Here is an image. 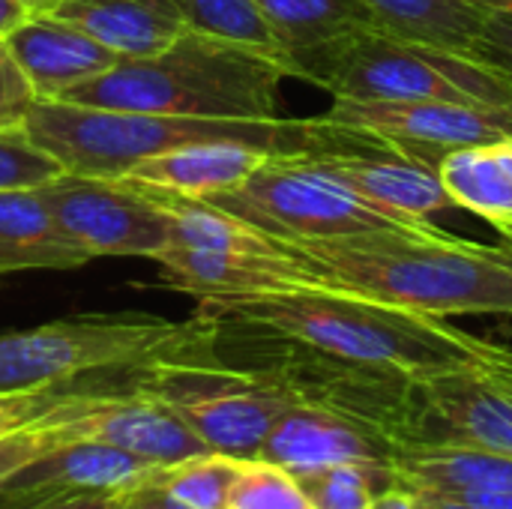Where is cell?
Listing matches in <instances>:
<instances>
[{"label": "cell", "instance_id": "cell-41", "mask_svg": "<svg viewBox=\"0 0 512 509\" xmlns=\"http://www.w3.org/2000/svg\"><path fill=\"white\" fill-rule=\"evenodd\" d=\"M504 240H507V243H512V234H507V237H504Z\"/></svg>", "mask_w": 512, "mask_h": 509}, {"label": "cell", "instance_id": "cell-39", "mask_svg": "<svg viewBox=\"0 0 512 509\" xmlns=\"http://www.w3.org/2000/svg\"><path fill=\"white\" fill-rule=\"evenodd\" d=\"M480 3H486L489 9H512V0H480Z\"/></svg>", "mask_w": 512, "mask_h": 509}, {"label": "cell", "instance_id": "cell-29", "mask_svg": "<svg viewBox=\"0 0 512 509\" xmlns=\"http://www.w3.org/2000/svg\"><path fill=\"white\" fill-rule=\"evenodd\" d=\"M66 444H75V438L54 414L21 429V432L0 438V489L12 474H18L21 468L33 465L36 459H42Z\"/></svg>", "mask_w": 512, "mask_h": 509}, {"label": "cell", "instance_id": "cell-30", "mask_svg": "<svg viewBox=\"0 0 512 509\" xmlns=\"http://www.w3.org/2000/svg\"><path fill=\"white\" fill-rule=\"evenodd\" d=\"M78 387H42V390H0V438L21 432L51 417Z\"/></svg>", "mask_w": 512, "mask_h": 509}, {"label": "cell", "instance_id": "cell-3", "mask_svg": "<svg viewBox=\"0 0 512 509\" xmlns=\"http://www.w3.org/2000/svg\"><path fill=\"white\" fill-rule=\"evenodd\" d=\"M282 60L186 30L147 57H123L60 102L210 120H276Z\"/></svg>", "mask_w": 512, "mask_h": 509}, {"label": "cell", "instance_id": "cell-35", "mask_svg": "<svg viewBox=\"0 0 512 509\" xmlns=\"http://www.w3.org/2000/svg\"><path fill=\"white\" fill-rule=\"evenodd\" d=\"M33 12L18 0H0V39H6L15 27H21Z\"/></svg>", "mask_w": 512, "mask_h": 509}, {"label": "cell", "instance_id": "cell-2", "mask_svg": "<svg viewBox=\"0 0 512 509\" xmlns=\"http://www.w3.org/2000/svg\"><path fill=\"white\" fill-rule=\"evenodd\" d=\"M333 288L450 318L512 315V243L486 246L438 225L291 246Z\"/></svg>", "mask_w": 512, "mask_h": 509}, {"label": "cell", "instance_id": "cell-32", "mask_svg": "<svg viewBox=\"0 0 512 509\" xmlns=\"http://www.w3.org/2000/svg\"><path fill=\"white\" fill-rule=\"evenodd\" d=\"M477 57L501 69L512 81V9H489Z\"/></svg>", "mask_w": 512, "mask_h": 509}, {"label": "cell", "instance_id": "cell-8", "mask_svg": "<svg viewBox=\"0 0 512 509\" xmlns=\"http://www.w3.org/2000/svg\"><path fill=\"white\" fill-rule=\"evenodd\" d=\"M207 201L291 246L429 222H408L369 204L303 153L270 156L243 183Z\"/></svg>", "mask_w": 512, "mask_h": 509}, {"label": "cell", "instance_id": "cell-18", "mask_svg": "<svg viewBox=\"0 0 512 509\" xmlns=\"http://www.w3.org/2000/svg\"><path fill=\"white\" fill-rule=\"evenodd\" d=\"M399 489L447 498L512 495V456L456 444H399L393 453Z\"/></svg>", "mask_w": 512, "mask_h": 509}, {"label": "cell", "instance_id": "cell-15", "mask_svg": "<svg viewBox=\"0 0 512 509\" xmlns=\"http://www.w3.org/2000/svg\"><path fill=\"white\" fill-rule=\"evenodd\" d=\"M162 465L102 441L66 444L12 474L0 489V507L24 509L63 495H126L156 480Z\"/></svg>", "mask_w": 512, "mask_h": 509}, {"label": "cell", "instance_id": "cell-42", "mask_svg": "<svg viewBox=\"0 0 512 509\" xmlns=\"http://www.w3.org/2000/svg\"><path fill=\"white\" fill-rule=\"evenodd\" d=\"M507 375H510V378H512V366H507Z\"/></svg>", "mask_w": 512, "mask_h": 509}, {"label": "cell", "instance_id": "cell-28", "mask_svg": "<svg viewBox=\"0 0 512 509\" xmlns=\"http://www.w3.org/2000/svg\"><path fill=\"white\" fill-rule=\"evenodd\" d=\"M63 174L57 159H51L24 126L0 132V189H39Z\"/></svg>", "mask_w": 512, "mask_h": 509}, {"label": "cell", "instance_id": "cell-36", "mask_svg": "<svg viewBox=\"0 0 512 509\" xmlns=\"http://www.w3.org/2000/svg\"><path fill=\"white\" fill-rule=\"evenodd\" d=\"M414 509H480L459 498L435 495V492H414Z\"/></svg>", "mask_w": 512, "mask_h": 509}, {"label": "cell", "instance_id": "cell-21", "mask_svg": "<svg viewBox=\"0 0 512 509\" xmlns=\"http://www.w3.org/2000/svg\"><path fill=\"white\" fill-rule=\"evenodd\" d=\"M438 177L453 207L512 234V135L444 153Z\"/></svg>", "mask_w": 512, "mask_h": 509}, {"label": "cell", "instance_id": "cell-25", "mask_svg": "<svg viewBox=\"0 0 512 509\" xmlns=\"http://www.w3.org/2000/svg\"><path fill=\"white\" fill-rule=\"evenodd\" d=\"M177 3L183 9L189 30L285 63L288 51L273 33V27L264 21L255 0H177Z\"/></svg>", "mask_w": 512, "mask_h": 509}, {"label": "cell", "instance_id": "cell-22", "mask_svg": "<svg viewBox=\"0 0 512 509\" xmlns=\"http://www.w3.org/2000/svg\"><path fill=\"white\" fill-rule=\"evenodd\" d=\"M378 27L432 42L447 51L474 54L489 18V6L480 0H363Z\"/></svg>", "mask_w": 512, "mask_h": 509}, {"label": "cell", "instance_id": "cell-37", "mask_svg": "<svg viewBox=\"0 0 512 509\" xmlns=\"http://www.w3.org/2000/svg\"><path fill=\"white\" fill-rule=\"evenodd\" d=\"M372 509H414V492H408V489H393V492H387V495H381Z\"/></svg>", "mask_w": 512, "mask_h": 509}, {"label": "cell", "instance_id": "cell-33", "mask_svg": "<svg viewBox=\"0 0 512 509\" xmlns=\"http://www.w3.org/2000/svg\"><path fill=\"white\" fill-rule=\"evenodd\" d=\"M123 509H192L180 504L177 498H171L168 492L156 489V486H141L135 492L123 495Z\"/></svg>", "mask_w": 512, "mask_h": 509}, {"label": "cell", "instance_id": "cell-38", "mask_svg": "<svg viewBox=\"0 0 512 509\" xmlns=\"http://www.w3.org/2000/svg\"><path fill=\"white\" fill-rule=\"evenodd\" d=\"M18 3H24V6L36 15V12H48L57 0H18Z\"/></svg>", "mask_w": 512, "mask_h": 509}, {"label": "cell", "instance_id": "cell-23", "mask_svg": "<svg viewBox=\"0 0 512 509\" xmlns=\"http://www.w3.org/2000/svg\"><path fill=\"white\" fill-rule=\"evenodd\" d=\"M285 51H300L348 30L378 27L363 0H255Z\"/></svg>", "mask_w": 512, "mask_h": 509}, {"label": "cell", "instance_id": "cell-19", "mask_svg": "<svg viewBox=\"0 0 512 509\" xmlns=\"http://www.w3.org/2000/svg\"><path fill=\"white\" fill-rule=\"evenodd\" d=\"M270 156H279V153H270L255 144H240V141H210V144H192V147H180V150L144 159L126 177L165 189V192L210 198L243 183Z\"/></svg>", "mask_w": 512, "mask_h": 509}, {"label": "cell", "instance_id": "cell-9", "mask_svg": "<svg viewBox=\"0 0 512 509\" xmlns=\"http://www.w3.org/2000/svg\"><path fill=\"white\" fill-rule=\"evenodd\" d=\"M57 228L90 258H156L171 246L162 207L129 177H87L63 171L39 186Z\"/></svg>", "mask_w": 512, "mask_h": 509}, {"label": "cell", "instance_id": "cell-10", "mask_svg": "<svg viewBox=\"0 0 512 509\" xmlns=\"http://www.w3.org/2000/svg\"><path fill=\"white\" fill-rule=\"evenodd\" d=\"M312 123L315 144L303 156L318 162L369 204L408 222H423L432 213L453 207L432 162L375 135L330 126L321 117H312Z\"/></svg>", "mask_w": 512, "mask_h": 509}, {"label": "cell", "instance_id": "cell-6", "mask_svg": "<svg viewBox=\"0 0 512 509\" xmlns=\"http://www.w3.org/2000/svg\"><path fill=\"white\" fill-rule=\"evenodd\" d=\"M213 333L216 324L204 315L189 324L153 315H78L0 333V390L75 387L93 375H126L198 348Z\"/></svg>", "mask_w": 512, "mask_h": 509}, {"label": "cell", "instance_id": "cell-4", "mask_svg": "<svg viewBox=\"0 0 512 509\" xmlns=\"http://www.w3.org/2000/svg\"><path fill=\"white\" fill-rule=\"evenodd\" d=\"M27 135L63 171L87 177H126L138 162L210 141L255 144L270 153H309L315 123L309 120H210L174 117L150 111L90 108L60 99H36L27 120Z\"/></svg>", "mask_w": 512, "mask_h": 509}, {"label": "cell", "instance_id": "cell-17", "mask_svg": "<svg viewBox=\"0 0 512 509\" xmlns=\"http://www.w3.org/2000/svg\"><path fill=\"white\" fill-rule=\"evenodd\" d=\"M48 12L120 57L156 54L189 30L177 0H57Z\"/></svg>", "mask_w": 512, "mask_h": 509}, {"label": "cell", "instance_id": "cell-24", "mask_svg": "<svg viewBox=\"0 0 512 509\" xmlns=\"http://www.w3.org/2000/svg\"><path fill=\"white\" fill-rule=\"evenodd\" d=\"M294 477L300 480L312 509H372L381 495L399 489L393 462L381 459L342 462Z\"/></svg>", "mask_w": 512, "mask_h": 509}, {"label": "cell", "instance_id": "cell-20", "mask_svg": "<svg viewBox=\"0 0 512 509\" xmlns=\"http://www.w3.org/2000/svg\"><path fill=\"white\" fill-rule=\"evenodd\" d=\"M93 261L54 222L39 189H0V276L18 270H78Z\"/></svg>", "mask_w": 512, "mask_h": 509}, {"label": "cell", "instance_id": "cell-14", "mask_svg": "<svg viewBox=\"0 0 512 509\" xmlns=\"http://www.w3.org/2000/svg\"><path fill=\"white\" fill-rule=\"evenodd\" d=\"M393 453L396 441L381 426L318 402L297 399L270 429L258 459L291 474H309L360 459L393 462Z\"/></svg>", "mask_w": 512, "mask_h": 509}, {"label": "cell", "instance_id": "cell-13", "mask_svg": "<svg viewBox=\"0 0 512 509\" xmlns=\"http://www.w3.org/2000/svg\"><path fill=\"white\" fill-rule=\"evenodd\" d=\"M159 279L201 303L246 300L264 294H285L303 288H333L324 273L300 255H252V252H210L168 246L156 258Z\"/></svg>", "mask_w": 512, "mask_h": 509}, {"label": "cell", "instance_id": "cell-7", "mask_svg": "<svg viewBox=\"0 0 512 509\" xmlns=\"http://www.w3.org/2000/svg\"><path fill=\"white\" fill-rule=\"evenodd\" d=\"M216 333L198 348L129 372V387L168 405L213 453L258 459L270 429L300 396L276 369L219 363Z\"/></svg>", "mask_w": 512, "mask_h": 509}, {"label": "cell", "instance_id": "cell-40", "mask_svg": "<svg viewBox=\"0 0 512 509\" xmlns=\"http://www.w3.org/2000/svg\"><path fill=\"white\" fill-rule=\"evenodd\" d=\"M108 509H123V495H117V498L111 501V507Z\"/></svg>", "mask_w": 512, "mask_h": 509}, {"label": "cell", "instance_id": "cell-5", "mask_svg": "<svg viewBox=\"0 0 512 509\" xmlns=\"http://www.w3.org/2000/svg\"><path fill=\"white\" fill-rule=\"evenodd\" d=\"M288 78L309 81L333 99H447L512 108V81L474 54L360 27L285 57Z\"/></svg>", "mask_w": 512, "mask_h": 509}, {"label": "cell", "instance_id": "cell-26", "mask_svg": "<svg viewBox=\"0 0 512 509\" xmlns=\"http://www.w3.org/2000/svg\"><path fill=\"white\" fill-rule=\"evenodd\" d=\"M240 468L243 459L210 450L174 465H162L150 486L168 492L171 498L192 509H228V498Z\"/></svg>", "mask_w": 512, "mask_h": 509}, {"label": "cell", "instance_id": "cell-12", "mask_svg": "<svg viewBox=\"0 0 512 509\" xmlns=\"http://www.w3.org/2000/svg\"><path fill=\"white\" fill-rule=\"evenodd\" d=\"M405 444H456L512 456L507 366H468L420 378L414 384V426Z\"/></svg>", "mask_w": 512, "mask_h": 509}, {"label": "cell", "instance_id": "cell-11", "mask_svg": "<svg viewBox=\"0 0 512 509\" xmlns=\"http://www.w3.org/2000/svg\"><path fill=\"white\" fill-rule=\"evenodd\" d=\"M318 117L339 129L375 135L405 153L432 162L435 168L450 150L512 135V108L447 99H333V105Z\"/></svg>", "mask_w": 512, "mask_h": 509}, {"label": "cell", "instance_id": "cell-16", "mask_svg": "<svg viewBox=\"0 0 512 509\" xmlns=\"http://www.w3.org/2000/svg\"><path fill=\"white\" fill-rule=\"evenodd\" d=\"M3 42L33 84L36 99H63L69 90L99 78L123 60L102 42L51 12L30 15Z\"/></svg>", "mask_w": 512, "mask_h": 509}, {"label": "cell", "instance_id": "cell-34", "mask_svg": "<svg viewBox=\"0 0 512 509\" xmlns=\"http://www.w3.org/2000/svg\"><path fill=\"white\" fill-rule=\"evenodd\" d=\"M117 495H63V498H48L33 507L24 509H108Z\"/></svg>", "mask_w": 512, "mask_h": 509}, {"label": "cell", "instance_id": "cell-31", "mask_svg": "<svg viewBox=\"0 0 512 509\" xmlns=\"http://www.w3.org/2000/svg\"><path fill=\"white\" fill-rule=\"evenodd\" d=\"M36 102V90L9 54L6 42L0 39V132L24 126L30 108Z\"/></svg>", "mask_w": 512, "mask_h": 509}, {"label": "cell", "instance_id": "cell-1", "mask_svg": "<svg viewBox=\"0 0 512 509\" xmlns=\"http://www.w3.org/2000/svg\"><path fill=\"white\" fill-rule=\"evenodd\" d=\"M198 315L219 327L276 336L342 363L429 378L468 366H510L512 354L447 318L378 303L342 288H303L246 300L201 303Z\"/></svg>", "mask_w": 512, "mask_h": 509}, {"label": "cell", "instance_id": "cell-27", "mask_svg": "<svg viewBox=\"0 0 512 509\" xmlns=\"http://www.w3.org/2000/svg\"><path fill=\"white\" fill-rule=\"evenodd\" d=\"M228 509H312V504L291 471L261 459H243Z\"/></svg>", "mask_w": 512, "mask_h": 509}]
</instances>
